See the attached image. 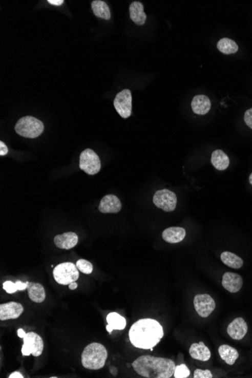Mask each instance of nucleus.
I'll return each mask as SVG.
<instances>
[{"mask_svg":"<svg viewBox=\"0 0 252 378\" xmlns=\"http://www.w3.org/2000/svg\"><path fill=\"white\" fill-rule=\"evenodd\" d=\"M110 371H111V374H113V376L117 375V368H115V367H110Z\"/></svg>","mask_w":252,"mask_h":378,"instance_id":"nucleus-36","label":"nucleus"},{"mask_svg":"<svg viewBox=\"0 0 252 378\" xmlns=\"http://www.w3.org/2000/svg\"><path fill=\"white\" fill-rule=\"evenodd\" d=\"M217 48L221 53L225 54V55L237 53L239 50V46L237 43L228 38H223L220 39L217 44Z\"/></svg>","mask_w":252,"mask_h":378,"instance_id":"nucleus-26","label":"nucleus"},{"mask_svg":"<svg viewBox=\"0 0 252 378\" xmlns=\"http://www.w3.org/2000/svg\"><path fill=\"white\" fill-rule=\"evenodd\" d=\"M24 344L22 352L23 355H33L38 357L42 355L44 349V343L42 338L35 332L26 333L23 338Z\"/></svg>","mask_w":252,"mask_h":378,"instance_id":"nucleus-6","label":"nucleus"},{"mask_svg":"<svg viewBox=\"0 0 252 378\" xmlns=\"http://www.w3.org/2000/svg\"><path fill=\"white\" fill-rule=\"evenodd\" d=\"M107 331L109 333L112 332L113 330H123L126 326V320L122 316L117 312H111L107 317Z\"/></svg>","mask_w":252,"mask_h":378,"instance_id":"nucleus-21","label":"nucleus"},{"mask_svg":"<svg viewBox=\"0 0 252 378\" xmlns=\"http://www.w3.org/2000/svg\"><path fill=\"white\" fill-rule=\"evenodd\" d=\"M14 129L17 134L24 138H36L42 135L44 125L36 118L28 116L20 118Z\"/></svg>","mask_w":252,"mask_h":378,"instance_id":"nucleus-4","label":"nucleus"},{"mask_svg":"<svg viewBox=\"0 0 252 378\" xmlns=\"http://www.w3.org/2000/svg\"><path fill=\"white\" fill-rule=\"evenodd\" d=\"M154 203L157 208L165 212H173L176 208L177 196L169 190L163 189L156 191L154 196Z\"/></svg>","mask_w":252,"mask_h":378,"instance_id":"nucleus-9","label":"nucleus"},{"mask_svg":"<svg viewBox=\"0 0 252 378\" xmlns=\"http://www.w3.org/2000/svg\"><path fill=\"white\" fill-rule=\"evenodd\" d=\"M212 103L210 99L204 95H198L191 102L193 111L198 115H205L210 111Z\"/></svg>","mask_w":252,"mask_h":378,"instance_id":"nucleus-16","label":"nucleus"},{"mask_svg":"<svg viewBox=\"0 0 252 378\" xmlns=\"http://www.w3.org/2000/svg\"><path fill=\"white\" fill-rule=\"evenodd\" d=\"M79 168L88 175H94L98 174L101 168L99 156L95 151L86 149L82 151L79 158Z\"/></svg>","mask_w":252,"mask_h":378,"instance_id":"nucleus-7","label":"nucleus"},{"mask_svg":"<svg viewBox=\"0 0 252 378\" xmlns=\"http://www.w3.org/2000/svg\"><path fill=\"white\" fill-rule=\"evenodd\" d=\"M53 277L60 285H70L79 279V269L73 263H62L54 268Z\"/></svg>","mask_w":252,"mask_h":378,"instance_id":"nucleus-5","label":"nucleus"},{"mask_svg":"<svg viewBox=\"0 0 252 378\" xmlns=\"http://www.w3.org/2000/svg\"><path fill=\"white\" fill-rule=\"evenodd\" d=\"M25 334H26V332H25V330L22 329V328L17 330V335L19 338H23Z\"/></svg>","mask_w":252,"mask_h":378,"instance_id":"nucleus-35","label":"nucleus"},{"mask_svg":"<svg viewBox=\"0 0 252 378\" xmlns=\"http://www.w3.org/2000/svg\"><path fill=\"white\" fill-rule=\"evenodd\" d=\"M243 285L242 277L234 272H225L222 278V286L230 293H237L240 291Z\"/></svg>","mask_w":252,"mask_h":378,"instance_id":"nucleus-14","label":"nucleus"},{"mask_svg":"<svg viewBox=\"0 0 252 378\" xmlns=\"http://www.w3.org/2000/svg\"><path fill=\"white\" fill-rule=\"evenodd\" d=\"M134 370L139 375L148 378H170L175 373L173 360L152 355H142L132 363Z\"/></svg>","mask_w":252,"mask_h":378,"instance_id":"nucleus-2","label":"nucleus"},{"mask_svg":"<svg viewBox=\"0 0 252 378\" xmlns=\"http://www.w3.org/2000/svg\"><path fill=\"white\" fill-rule=\"evenodd\" d=\"M78 236L75 233L68 232L57 235L54 238V242L57 248L60 249L70 250L77 245Z\"/></svg>","mask_w":252,"mask_h":378,"instance_id":"nucleus-15","label":"nucleus"},{"mask_svg":"<svg viewBox=\"0 0 252 378\" xmlns=\"http://www.w3.org/2000/svg\"><path fill=\"white\" fill-rule=\"evenodd\" d=\"M211 162L213 166L219 171L225 170L229 165V157L221 150H216L212 153Z\"/></svg>","mask_w":252,"mask_h":378,"instance_id":"nucleus-22","label":"nucleus"},{"mask_svg":"<svg viewBox=\"0 0 252 378\" xmlns=\"http://www.w3.org/2000/svg\"><path fill=\"white\" fill-rule=\"evenodd\" d=\"M92 9L94 14L100 18L110 20L111 17V10L108 4L101 0H95L92 3Z\"/></svg>","mask_w":252,"mask_h":378,"instance_id":"nucleus-24","label":"nucleus"},{"mask_svg":"<svg viewBox=\"0 0 252 378\" xmlns=\"http://www.w3.org/2000/svg\"><path fill=\"white\" fill-rule=\"evenodd\" d=\"M244 120H245L246 125L252 129V108L245 111V116H244Z\"/></svg>","mask_w":252,"mask_h":378,"instance_id":"nucleus-31","label":"nucleus"},{"mask_svg":"<svg viewBox=\"0 0 252 378\" xmlns=\"http://www.w3.org/2000/svg\"><path fill=\"white\" fill-rule=\"evenodd\" d=\"M24 312L22 304L16 302H9L0 305V320H15L18 318Z\"/></svg>","mask_w":252,"mask_h":378,"instance_id":"nucleus-11","label":"nucleus"},{"mask_svg":"<svg viewBox=\"0 0 252 378\" xmlns=\"http://www.w3.org/2000/svg\"><path fill=\"white\" fill-rule=\"evenodd\" d=\"M8 153H9V149H8L7 146L3 141H0V156H5Z\"/></svg>","mask_w":252,"mask_h":378,"instance_id":"nucleus-32","label":"nucleus"},{"mask_svg":"<svg viewBox=\"0 0 252 378\" xmlns=\"http://www.w3.org/2000/svg\"><path fill=\"white\" fill-rule=\"evenodd\" d=\"M99 211L103 214H116L122 209V203L117 196L107 195L100 201Z\"/></svg>","mask_w":252,"mask_h":378,"instance_id":"nucleus-13","label":"nucleus"},{"mask_svg":"<svg viewBox=\"0 0 252 378\" xmlns=\"http://www.w3.org/2000/svg\"><path fill=\"white\" fill-rule=\"evenodd\" d=\"M248 332V325L242 317L235 319L227 328V333L232 339L240 341Z\"/></svg>","mask_w":252,"mask_h":378,"instance_id":"nucleus-12","label":"nucleus"},{"mask_svg":"<svg viewBox=\"0 0 252 378\" xmlns=\"http://www.w3.org/2000/svg\"><path fill=\"white\" fill-rule=\"evenodd\" d=\"M221 259L225 265L233 268V269H239L243 266V261L242 258L232 252H223L221 255Z\"/></svg>","mask_w":252,"mask_h":378,"instance_id":"nucleus-25","label":"nucleus"},{"mask_svg":"<svg viewBox=\"0 0 252 378\" xmlns=\"http://www.w3.org/2000/svg\"><path fill=\"white\" fill-rule=\"evenodd\" d=\"M162 239L169 243H178L182 242L186 237V230L183 227L178 226L167 228L162 233Z\"/></svg>","mask_w":252,"mask_h":378,"instance_id":"nucleus-17","label":"nucleus"},{"mask_svg":"<svg viewBox=\"0 0 252 378\" xmlns=\"http://www.w3.org/2000/svg\"><path fill=\"white\" fill-rule=\"evenodd\" d=\"M143 6L140 2H133L129 7V12L132 22L137 25L142 26L146 22V15L143 11Z\"/></svg>","mask_w":252,"mask_h":378,"instance_id":"nucleus-18","label":"nucleus"},{"mask_svg":"<svg viewBox=\"0 0 252 378\" xmlns=\"http://www.w3.org/2000/svg\"><path fill=\"white\" fill-rule=\"evenodd\" d=\"M189 352L193 359L199 360V361L206 362L211 358L209 349L204 344L203 342L193 344L190 348Z\"/></svg>","mask_w":252,"mask_h":378,"instance_id":"nucleus-19","label":"nucleus"},{"mask_svg":"<svg viewBox=\"0 0 252 378\" xmlns=\"http://www.w3.org/2000/svg\"><path fill=\"white\" fill-rule=\"evenodd\" d=\"M78 287V284L76 283V282H72V283H70L69 285V288L70 290H75Z\"/></svg>","mask_w":252,"mask_h":378,"instance_id":"nucleus-37","label":"nucleus"},{"mask_svg":"<svg viewBox=\"0 0 252 378\" xmlns=\"http://www.w3.org/2000/svg\"><path fill=\"white\" fill-rule=\"evenodd\" d=\"M28 282H22L18 280L14 283L11 281H6L3 283V288L9 294H13L17 291H25L28 288Z\"/></svg>","mask_w":252,"mask_h":378,"instance_id":"nucleus-27","label":"nucleus"},{"mask_svg":"<svg viewBox=\"0 0 252 378\" xmlns=\"http://www.w3.org/2000/svg\"><path fill=\"white\" fill-rule=\"evenodd\" d=\"M76 265L80 272L84 274H87V275L92 274V271H93V266H92V263L86 261V260H79L76 262Z\"/></svg>","mask_w":252,"mask_h":378,"instance_id":"nucleus-28","label":"nucleus"},{"mask_svg":"<svg viewBox=\"0 0 252 378\" xmlns=\"http://www.w3.org/2000/svg\"><path fill=\"white\" fill-rule=\"evenodd\" d=\"M164 336L163 328L159 322L143 319L135 322L129 330V339L134 347L151 350L156 347Z\"/></svg>","mask_w":252,"mask_h":378,"instance_id":"nucleus-1","label":"nucleus"},{"mask_svg":"<svg viewBox=\"0 0 252 378\" xmlns=\"http://www.w3.org/2000/svg\"><path fill=\"white\" fill-rule=\"evenodd\" d=\"M48 3L54 5V6H59L63 4L64 0H48Z\"/></svg>","mask_w":252,"mask_h":378,"instance_id":"nucleus-33","label":"nucleus"},{"mask_svg":"<svg viewBox=\"0 0 252 378\" xmlns=\"http://www.w3.org/2000/svg\"><path fill=\"white\" fill-rule=\"evenodd\" d=\"M191 371L186 365L182 364L175 367L174 377L175 378H186L189 377Z\"/></svg>","mask_w":252,"mask_h":378,"instance_id":"nucleus-29","label":"nucleus"},{"mask_svg":"<svg viewBox=\"0 0 252 378\" xmlns=\"http://www.w3.org/2000/svg\"><path fill=\"white\" fill-rule=\"evenodd\" d=\"M115 109L123 119L130 117L132 111V92L129 89H124L116 95L113 101Z\"/></svg>","mask_w":252,"mask_h":378,"instance_id":"nucleus-8","label":"nucleus"},{"mask_svg":"<svg viewBox=\"0 0 252 378\" xmlns=\"http://www.w3.org/2000/svg\"><path fill=\"white\" fill-rule=\"evenodd\" d=\"M249 182L252 185V173L251 174V175H250V177H249Z\"/></svg>","mask_w":252,"mask_h":378,"instance_id":"nucleus-38","label":"nucleus"},{"mask_svg":"<svg viewBox=\"0 0 252 378\" xmlns=\"http://www.w3.org/2000/svg\"><path fill=\"white\" fill-rule=\"evenodd\" d=\"M194 378H212L213 377L209 370L196 369L194 371Z\"/></svg>","mask_w":252,"mask_h":378,"instance_id":"nucleus-30","label":"nucleus"},{"mask_svg":"<svg viewBox=\"0 0 252 378\" xmlns=\"http://www.w3.org/2000/svg\"><path fill=\"white\" fill-rule=\"evenodd\" d=\"M194 304L196 312L202 318L209 317L216 307L213 298L207 294L196 295Z\"/></svg>","mask_w":252,"mask_h":378,"instance_id":"nucleus-10","label":"nucleus"},{"mask_svg":"<svg viewBox=\"0 0 252 378\" xmlns=\"http://www.w3.org/2000/svg\"><path fill=\"white\" fill-rule=\"evenodd\" d=\"M9 378H23V375L20 374L18 371H15V372L12 373V374L9 375Z\"/></svg>","mask_w":252,"mask_h":378,"instance_id":"nucleus-34","label":"nucleus"},{"mask_svg":"<svg viewBox=\"0 0 252 378\" xmlns=\"http://www.w3.org/2000/svg\"><path fill=\"white\" fill-rule=\"evenodd\" d=\"M108 356V351L104 346L98 343H92L82 352V364L87 369H101L104 366Z\"/></svg>","mask_w":252,"mask_h":378,"instance_id":"nucleus-3","label":"nucleus"},{"mask_svg":"<svg viewBox=\"0 0 252 378\" xmlns=\"http://www.w3.org/2000/svg\"><path fill=\"white\" fill-rule=\"evenodd\" d=\"M220 356L227 365H233L239 358L238 351L229 345H221L218 349Z\"/></svg>","mask_w":252,"mask_h":378,"instance_id":"nucleus-23","label":"nucleus"},{"mask_svg":"<svg viewBox=\"0 0 252 378\" xmlns=\"http://www.w3.org/2000/svg\"><path fill=\"white\" fill-rule=\"evenodd\" d=\"M29 298L35 303H43L46 299V291L41 284L29 282L28 285Z\"/></svg>","mask_w":252,"mask_h":378,"instance_id":"nucleus-20","label":"nucleus"}]
</instances>
